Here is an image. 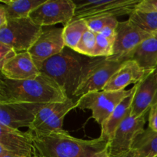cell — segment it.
<instances>
[{"label":"cell","mask_w":157,"mask_h":157,"mask_svg":"<svg viewBox=\"0 0 157 157\" xmlns=\"http://www.w3.org/2000/svg\"><path fill=\"white\" fill-rule=\"evenodd\" d=\"M67 98L65 92L54 80L42 74L24 81H13L1 75L0 104H48L64 102Z\"/></svg>","instance_id":"6da1fadb"},{"label":"cell","mask_w":157,"mask_h":157,"mask_svg":"<svg viewBox=\"0 0 157 157\" xmlns=\"http://www.w3.org/2000/svg\"><path fill=\"white\" fill-rule=\"evenodd\" d=\"M93 58L65 47L59 54L44 61L39 67V71L41 74L54 80L67 98L74 99L83 75Z\"/></svg>","instance_id":"7a4b0ae2"},{"label":"cell","mask_w":157,"mask_h":157,"mask_svg":"<svg viewBox=\"0 0 157 157\" xmlns=\"http://www.w3.org/2000/svg\"><path fill=\"white\" fill-rule=\"evenodd\" d=\"M33 136L37 153L41 157H93L106 150L109 144L101 137L78 139L68 132Z\"/></svg>","instance_id":"3957f363"},{"label":"cell","mask_w":157,"mask_h":157,"mask_svg":"<svg viewBox=\"0 0 157 157\" xmlns=\"http://www.w3.org/2000/svg\"><path fill=\"white\" fill-rule=\"evenodd\" d=\"M43 32V27L35 24L29 17L8 19L0 26V42L13 48L17 53L29 52Z\"/></svg>","instance_id":"277c9868"},{"label":"cell","mask_w":157,"mask_h":157,"mask_svg":"<svg viewBox=\"0 0 157 157\" xmlns=\"http://www.w3.org/2000/svg\"><path fill=\"white\" fill-rule=\"evenodd\" d=\"M78 100L67 98L64 102L44 104L38 111L35 121L29 127L33 134L46 135L51 133H64V117L73 109L77 108Z\"/></svg>","instance_id":"5b68a950"},{"label":"cell","mask_w":157,"mask_h":157,"mask_svg":"<svg viewBox=\"0 0 157 157\" xmlns=\"http://www.w3.org/2000/svg\"><path fill=\"white\" fill-rule=\"evenodd\" d=\"M124 62L107 58H94L87 66L74 98H81L86 94L104 90L111 77Z\"/></svg>","instance_id":"8992f818"},{"label":"cell","mask_w":157,"mask_h":157,"mask_svg":"<svg viewBox=\"0 0 157 157\" xmlns=\"http://www.w3.org/2000/svg\"><path fill=\"white\" fill-rule=\"evenodd\" d=\"M72 20L102 16H123L135 10L141 0H78Z\"/></svg>","instance_id":"52a82bcc"},{"label":"cell","mask_w":157,"mask_h":157,"mask_svg":"<svg viewBox=\"0 0 157 157\" xmlns=\"http://www.w3.org/2000/svg\"><path fill=\"white\" fill-rule=\"evenodd\" d=\"M133 90V87L127 90H100L90 92L78 98L77 108L81 110H90L92 113V117L101 126L110 117L117 106L126 97L130 95Z\"/></svg>","instance_id":"ba28073f"},{"label":"cell","mask_w":157,"mask_h":157,"mask_svg":"<svg viewBox=\"0 0 157 157\" xmlns=\"http://www.w3.org/2000/svg\"><path fill=\"white\" fill-rule=\"evenodd\" d=\"M147 114L133 117L129 113L109 142L108 151L110 157L129 156L136 138L145 130Z\"/></svg>","instance_id":"9c48e42d"},{"label":"cell","mask_w":157,"mask_h":157,"mask_svg":"<svg viewBox=\"0 0 157 157\" xmlns=\"http://www.w3.org/2000/svg\"><path fill=\"white\" fill-rule=\"evenodd\" d=\"M75 10L76 6L72 0H45L31 12L29 18L41 27L57 24L65 26L74 18Z\"/></svg>","instance_id":"30bf717a"},{"label":"cell","mask_w":157,"mask_h":157,"mask_svg":"<svg viewBox=\"0 0 157 157\" xmlns=\"http://www.w3.org/2000/svg\"><path fill=\"white\" fill-rule=\"evenodd\" d=\"M150 35L129 19L119 21L116 29L113 55L107 59L126 61L127 56Z\"/></svg>","instance_id":"8fae6325"},{"label":"cell","mask_w":157,"mask_h":157,"mask_svg":"<svg viewBox=\"0 0 157 157\" xmlns=\"http://www.w3.org/2000/svg\"><path fill=\"white\" fill-rule=\"evenodd\" d=\"M0 153H10L18 157L38 155L33 133L30 130L23 132L3 125H0Z\"/></svg>","instance_id":"7c38bea8"},{"label":"cell","mask_w":157,"mask_h":157,"mask_svg":"<svg viewBox=\"0 0 157 157\" xmlns=\"http://www.w3.org/2000/svg\"><path fill=\"white\" fill-rule=\"evenodd\" d=\"M63 31L64 27L50 26L47 29L43 27L41 35L29 50L38 69L44 61L64 50L65 44Z\"/></svg>","instance_id":"4fadbf2b"},{"label":"cell","mask_w":157,"mask_h":157,"mask_svg":"<svg viewBox=\"0 0 157 157\" xmlns=\"http://www.w3.org/2000/svg\"><path fill=\"white\" fill-rule=\"evenodd\" d=\"M44 104L29 103L0 104V125L18 130L29 128Z\"/></svg>","instance_id":"5bb4252c"},{"label":"cell","mask_w":157,"mask_h":157,"mask_svg":"<svg viewBox=\"0 0 157 157\" xmlns=\"http://www.w3.org/2000/svg\"><path fill=\"white\" fill-rule=\"evenodd\" d=\"M156 103L157 67L136 84V89L130 108V116L139 117L147 114L151 107Z\"/></svg>","instance_id":"9a60e30c"},{"label":"cell","mask_w":157,"mask_h":157,"mask_svg":"<svg viewBox=\"0 0 157 157\" xmlns=\"http://www.w3.org/2000/svg\"><path fill=\"white\" fill-rule=\"evenodd\" d=\"M1 75L13 81L32 79L41 75L29 52L17 53L1 67Z\"/></svg>","instance_id":"2e32d148"},{"label":"cell","mask_w":157,"mask_h":157,"mask_svg":"<svg viewBox=\"0 0 157 157\" xmlns=\"http://www.w3.org/2000/svg\"><path fill=\"white\" fill-rule=\"evenodd\" d=\"M151 71H147L141 67L136 61L128 60L111 77L103 90L118 91L125 90L130 84H136L142 81Z\"/></svg>","instance_id":"e0dca14e"},{"label":"cell","mask_w":157,"mask_h":157,"mask_svg":"<svg viewBox=\"0 0 157 157\" xmlns=\"http://www.w3.org/2000/svg\"><path fill=\"white\" fill-rule=\"evenodd\" d=\"M133 60L147 71L157 67V32L150 35L127 56V61Z\"/></svg>","instance_id":"ac0fdd59"},{"label":"cell","mask_w":157,"mask_h":157,"mask_svg":"<svg viewBox=\"0 0 157 157\" xmlns=\"http://www.w3.org/2000/svg\"><path fill=\"white\" fill-rule=\"evenodd\" d=\"M136 89V84H134L132 93L127 97H126L117 106V107L112 112L110 117L103 123L102 125H101V133L100 137L110 142L120 124L123 122L126 117L130 113V108H131L133 98L134 96Z\"/></svg>","instance_id":"d6986e66"},{"label":"cell","mask_w":157,"mask_h":157,"mask_svg":"<svg viewBox=\"0 0 157 157\" xmlns=\"http://www.w3.org/2000/svg\"><path fill=\"white\" fill-rule=\"evenodd\" d=\"M130 156L157 157V132L145 129L135 140Z\"/></svg>","instance_id":"ffe728a7"},{"label":"cell","mask_w":157,"mask_h":157,"mask_svg":"<svg viewBox=\"0 0 157 157\" xmlns=\"http://www.w3.org/2000/svg\"><path fill=\"white\" fill-rule=\"evenodd\" d=\"M45 0H0L8 19L28 18L31 12Z\"/></svg>","instance_id":"44dd1931"},{"label":"cell","mask_w":157,"mask_h":157,"mask_svg":"<svg viewBox=\"0 0 157 157\" xmlns=\"http://www.w3.org/2000/svg\"><path fill=\"white\" fill-rule=\"evenodd\" d=\"M88 29L85 19L72 20L64 26L63 36H64L65 47L75 50L83 35Z\"/></svg>","instance_id":"7402d4cb"},{"label":"cell","mask_w":157,"mask_h":157,"mask_svg":"<svg viewBox=\"0 0 157 157\" xmlns=\"http://www.w3.org/2000/svg\"><path fill=\"white\" fill-rule=\"evenodd\" d=\"M128 19L135 25L150 35L157 32V12L136 9L129 15Z\"/></svg>","instance_id":"603a6c76"},{"label":"cell","mask_w":157,"mask_h":157,"mask_svg":"<svg viewBox=\"0 0 157 157\" xmlns=\"http://www.w3.org/2000/svg\"><path fill=\"white\" fill-rule=\"evenodd\" d=\"M96 47V34L87 29L83 35L75 52L89 58H94V52Z\"/></svg>","instance_id":"cb8c5ba5"},{"label":"cell","mask_w":157,"mask_h":157,"mask_svg":"<svg viewBox=\"0 0 157 157\" xmlns=\"http://www.w3.org/2000/svg\"><path fill=\"white\" fill-rule=\"evenodd\" d=\"M87 21L89 30L92 31L95 34H99L108 27L117 28L119 21L116 17L102 16L95 17L85 19Z\"/></svg>","instance_id":"d4e9b609"},{"label":"cell","mask_w":157,"mask_h":157,"mask_svg":"<svg viewBox=\"0 0 157 157\" xmlns=\"http://www.w3.org/2000/svg\"><path fill=\"white\" fill-rule=\"evenodd\" d=\"M114 40L110 39L101 34H96V47L94 58H109L113 53Z\"/></svg>","instance_id":"484cf974"},{"label":"cell","mask_w":157,"mask_h":157,"mask_svg":"<svg viewBox=\"0 0 157 157\" xmlns=\"http://www.w3.org/2000/svg\"><path fill=\"white\" fill-rule=\"evenodd\" d=\"M17 55V52L9 46L0 42V67Z\"/></svg>","instance_id":"4316f807"},{"label":"cell","mask_w":157,"mask_h":157,"mask_svg":"<svg viewBox=\"0 0 157 157\" xmlns=\"http://www.w3.org/2000/svg\"><path fill=\"white\" fill-rule=\"evenodd\" d=\"M136 9L150 12H157V0H141Z\"/></svg>","instance_id":"83f0119b"},{"label":"cell","mask_w":157,"mask_h":157,"mask_svg":"<svg viewBox=\"0 0 157 157\" xmlns=\"http://www.w3.org/2000/svg\"><path fill=\"white\" fill-rule=\"evenodd\" d=\"M149 128L157 132V103L151 107L148 117Z\"/></svg>","instance_id":"f1b7e54d"},{"label":"cell","mask_w":157,"mask_h":157,"mask_svg":"<svg viewBox=\"0 0 157 157\" xmlns=\"http://www.w3.org/2000/svg\"><path fill=\"white\" fill-rule=\"evenodd\" d=\"M8 21L7 15H6V10L2 6H0V26L6 25Z\"/></svg>","instance_id":"f546056e"},{"label":"cell","mask_w":157,"mask_h":157,"mask_svg":"<svg viewBox=\"0 0 157 157\" xmlns=\"http://www.w3.org/2000/svg\"><path fill=\"white\" fill-rule=\"evenodd\" d=\"M93 157H110V153L108 151V147L106 150H103V151L100 152V153H96Z\"/></svg>","instance_id":"4dcf8cb0"},{"label":"cell","mask_w":157,"mask_h":157,"mask_svg":"<svg viewBox=\"0 0 157 157\" xmlns=\"http://www.w3.org/2000/svg\"><path fill=\"white\" fill-rule=\"evenodd\" d=\"M0 157H18L15 155L10 154V153H0Z\"/></svg>","instance_id":"1f68e13d"},{"label":"cell","mask_w":157,"mask_h":157,"mask_svg":"<svg viewBox=\"0 0 157 157\" xmlns=\"http://www.w3.org/2000/svg\"><path fill=\"white\" fill-rule=\"evenodd\" d=\"M121 157H131V156H130V155H129V156H121Z\"/></svg>","instance_id":"d6a6232c"},{"label":"cell","mask_w":157,"mask_h":157,"mask_svg":"<svg viewBox=\"0 0 157 157\" xmlns=\"http://www.w3.org/2000/svg\"><path fill=\"white\" fill-rule=\"evenodd\" d=\"M33 157H41L39 156V155H37V156H33Z\"/></svg>","instance_id":"836d02e7"}]
</instances>
